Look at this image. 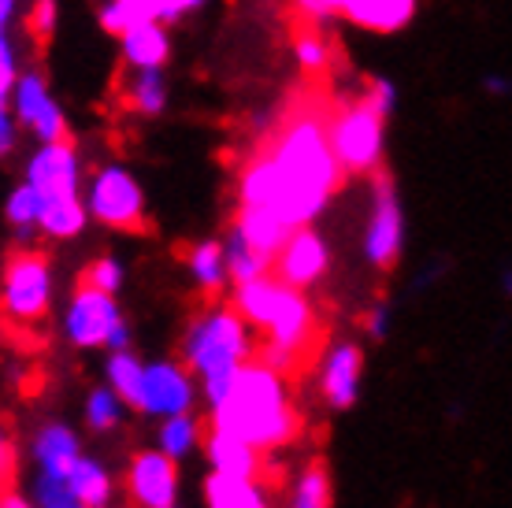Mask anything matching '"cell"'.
I'll use <instances>...</instances> for the list:
<instances>
[{
  "label": "cell",
  "mask_w": 512,
  "mask_h": 508,
  "mask_svg": "<svg viewBox=\"0 0 512 508\" xmlns=\"http://www.w3.org/2000/svg\"><path fill=\"white\" fill-rule=\"evenodd\" d=\"M119 93H123V104H127L134 115H141V119H156V115L167 112V101H171L167 71L164 67L127 71L123 82H119Z\"/></svg>",
  "instance_id": "22"
},
{
  "label": "cell",
  "mask_w": 512,
  "mask_h": 508,
  "mask_svg": "<svg viewBox=\"0 0 512 508\" xmlns=\"http://www.w3.org/2000/svg\"><path fill=\"white\" fill-rule=\"evenodd\" d=\"M327 141H331V153L342 167V175L360 178L383 171L386 119L364 97L342 104L327 115Z\"/></svg>",
  "instance_id": "8"
},
{
  "label": "cell",
  "mask_w": 512,
  "mask_h": 508,
  "mask_svg": "<svg viewBox=\"0 0 512 508\" xmlns=\"http://www.w3.org/2000/svg\"><path fill=\"white\" fill-rule=\"evenodd\" d=\"M360 249H364V260L375 271H390L401 260V253H405V208H401L394 178L383 175V171H375L372 204H368Z\"/></svg>",
  "instance_id": "9"
},
{
  "label": "cell",
  "mask_w": 512,
  "mask_h": 508,
  "mask_svg": "<svg viewBox=\"0 0 512 508\" xmlns=\"http://www.w3.org/2000/svg\"><path fill=\"white\" fill-rule=\"evenodd\" d=\"M19 145V123H15L12 108H8V97H0V160L15 153Z\"/></svg>",
  "instance_id": "41"
},
{
  "label": "cell",
  "mask_w": 512,
  "mask_h": 508,
  "mask_svg": "<svg viewBox=\"0 0 512 508\" xmlns=\"http://www.w3.org/2000/svg\"><path fill=\"white\" fill-rule=\"evenodd\" d=\"M171 508H182V505H179V501H175V505H171Z\"/></svg>",
  "instance_id": "45"
},
{
  "label": "cell",
  "mask_w": 512,
  "mask_h": 508,
  "mask_svg": "<svg viewBox=\"0 0 512 508\" xmlns=\"http://www.w3.org/2000/svg\"><path fill=\"white\" fill-rule=\"evenodd\" d=\"M26 494H30L34 508H86L71 490H67L64 479H49V475H34Z\"/></svg>",
  "instance_id": "35"
},
{
  "label": "cell",
  "mask_w": 512,
  "mask_h": 508,
  "mask_svg": "<svg viewBox=\"0 0 512 508\" xmlns=\"http://www.w3.org/2000/svg\"><path fill=\"white\" fill-rule=\"evenodd\" d=\"M420 0H342L338 19L368 34H397L416 19Z\"/></svg>",
  "instance_id": "18"
},
{
  "label": "cell",
  "mask_w": 512,
  "mask_h": 508,
  "mask_svg": "<svg viewBox=\"0 0 512 508\" xmlns=\"http://www.w3.org/2000/svg\"><path fill=\"white\" fill-rule=\"evenodd\" d=\"M60 334L75 353H97V349H134V327L123 316L116 293L93 290L78 282L75 293L67 297Z\"/></svg>",
  "instance_id": "6"
},
{
  "label": "cell",
  "mask_w": 512,
  "mask_h": 508,
  "mask_svg": "<svg viewBox=\"0 0 512 508\" xmlns=\"http://www.w3.org/2000/svg\"><path fill=\"white\" fill-rule=\"evenodd\" d=\"M0 508H34V501H30V494H26V490L4 486V490H0Z\"/></svg>",
  "instance_id": "44"
},
{
  "label": "cell",
  "mask_w": 512,
  "mask_h": 508,
  "mask_svg": "<svg viewBox=\"0 0 512 508\" xmlns=\"http://www.w3.org/2000/svg\"><path fill=\"white\" fill-rule=\"evenodd\" d=\"M179 353L182 364L197 379V397L212 408L219 397L227 394L238 368L256 356V331L238 316V308L231 301L227 305H208L205 312H197L186 323Z\"/></svg>",
  "instance_id": "4"
},
{
  "label": "cell",
  "mask_w": 512,
  "mask_h": 508,
  "mask_svg": "<svg viewBox=\"0 0 512 508\" xmlns=\"http://www.w3.org/2000/svg\"><path fill=\"white\" fill-rule=\"evenodd\" d=\"M297 427H301V416L294 408L286 375L264 364L260 356L245 360L227 394L208 408V431L234 434L264 457L294 442Z\"/></svg>",
  "instance_id": "2"
},
{
  "label": "cell",
  "mask_w": 512,
  "mask_h": 508,
  "mask_svg": "<svg viewBox=\"0 0 512 508\" xmlns=\"http://www.w3.org/2000/svg\"><path fill=\"white\" fill-rule=\"evenodd\" d=\"M316 382H320V397L334 412H349L360 401L364 390V349L353 338L331 342L320 356L316 368Z\"/></svg>",
  "instance_id": "15"
},
{
  "label": "cell",
  "mask_w": 512,
  "mask_h": 508,
  "mask_svg": "<svg viewBox=\"0 0 512 508\" xmlns=\"http://www.w3.org/2000/svg\"><path fill=\"white\" fill-rule=\"evenodd\" d=\"M205 508H271L268 490L260 479H231V475H205Z\"/></svg>",
  "instance_id": "25"
},
{
  "label": "cell",
  "mask_w": 512,
  "mask_h": 508,
  "mask_svg": "<svg viewBox=\"0 0 512 508\" xmlns=\"http://www.w3.org/2000/svg\"><path fill=\"white\" fill-rule=\"evenodd\" d=\"M41 193L30 182H19L4 197V223L12 227V234L19 238V245H26L38 234V216H41Z\"/></svg>",
  "instance_id": "27"
},
{
  "label": "cell",
  "mask_w": 512,
  "mask_h": 508,
  "mask_svg": "<svg viewBox=\"0 0 512 508\" xmlns=\"http://www.w3.org/2000/svg\"><path fill=\"white\" fill-rule=\"evenodd\" d=\"M153 0H101L97 4V26L108 38H119L123 30L138 23H153Z\"/></svg>",
  "instance_id": "31"
},
{
  "label": "cell",
  "mask_w": 512,
  "mask_h": 508,
  "mask_svg": "<svg viewBox=\"0 0 512 508\" xmlns=\"http://www.w3.org/2000/svg\"><path fill=\"white\" fill-rule=\"evenodd\" d=\"M331 494V471H327V464L312 460L290 483V508H331Z\"/></svg>",
  "instance_id": "28"
},
{
  "label": "cell",
  "mask_w": 512,
  "mask_h": 508,
  "mask_svg": "<svg viewBox=\"0 0 512 508\" xmlns=\"http://www.w3.org/2000/svg\"><path fill=\"white\" fill-rule=\"evenodd\" d=\"M231 230L249 245V249H256V253L264 256V260H271V256L279 253V245L286 242V234H290V227H286L271 208H256V204H238V212H234V219H231Z\"/></svg>",
  "instance_id": "21"
},
{
  "label": "cell",
  "mask_w": 512,
  "mask_h": 508,
  "mask_svg": "<svg viewBox=\"0 0 512 508\" xmlns=\"http://www.w3.org/2000/svg\"><path fill=\"white\" fill-rule=\"evenodd\" d=\"M205 431L208 423L197 420L193 412H175V416H164V420H156V449L171 457L175 464L182 460H190L201 442H205Z\"/></svg>",
  "instance_id": "23"
},
{
  "label": "cell",
  "mask_w": 512,
  "mask_h": 508,
  "mask_svg": "<svg viewBox=\"0 0 512 508\" xmlns=\"http://www.w3.org/2000/svg\"><path fill=\"white\" fill-rule=\"evenodd\" d=\"M82 204L90 223L119 234H141L149 227L145 186L127 164H101L82 182Z\"/></svg>",
  "instance_id": "7"
},
{
  "label": "cell",
  "mask_w": 512,
  "mask_h": 508,
  "mask_svg": "<svg viewBox=\"0 0 512 508\" xmlns=\"http://www.w3.org/2000/svg\"><path fill=\"white\" fill-rule=\"evenodd\" d=\"M12 464H15L12 434L4 431V423H0V490L8 486V479H12Z\"/></svg>",
  "instance_id": "43"
},
{
  "label": "cell",
  "mask_w": 512,
  "mask_h": 508,
  "mask_svg": "<svg viewBox=\"0 0 512 508\" xmlns=\"http://www.w3.org/2000/svg\"><path fill=\"white\" fill-rule=\"evenodd\" d=\"M201 453L208 460V471L216 475H231V479H260L264 471V453H256L253 445L223 431H205Z\"/></svg>",
  "instance_id": "19"
},
{
  "label": "cell",
  "mask_w": 512,
  "mask_h": 508,
  "mask_svg": "<svg viewBox=\"0 0 512 508\" xmlns=\"http://www.w3.org/2000/svg\"><path fill=\"white\" fill-rule=\"evenodd\" d=\"M271 164L279 171V201L275 216L286 227H308L327 212L334 193L342 190V167L327 141V115L323 112H297L282 123L271 141L264 145Z\"/></svg>",
  "instance_id": "1"
},
{
  "label": "cell",
  "mask_w": 512,
  "mask_h": 508,
  "mask_svg": "<svg viewBox=\"0 0 512 508\" xmlns=\"http://www.w3.org/2000/svg\"><path fill=\"white\" fill-rule=\"evenodd\" d=\"M64 483L86 508L116 505V490H119L116 475H112V468H108L101 457H90L86 449H82L75 464L67 468Z\"/></svg>",
  "instance_id": "20"
},
{
  "label": "cell",
  "mask_w": 512,
  "mask_h": 508,
  "mask_svg": "<svg viewBox=\"0 0 512 508\" xmlns=\"http://www.w3.org/2000/svg\"><path fill=\"white\" fill-rule=\"evenodd\" d=\"M82 453V438L71 423L64 420H45L30 438V464L34 475H49V479H64L67 468Z\"/></svg>",
  "instance_id": "16"
},
{
  "label": "cell",
  "mask_w": 512,
  "mask_h": 508,
  "mask_svg": "<svg viewBox=\"0 0 512 508\" xmlns=\"http://www.w3.org/2000/svg\"><path fill=\"white\" fill-rule=\"evenodd\" d=\"M334 60V49H331V38L316 30V26H305L301 34L294 38V64L305 71V75H320L327 71Z\"/></svg>",
  "instance_id": "33"
},
{
  "label": "cell",
  "mask_w": 512,
  "mask_h": 508,
  "mask_svg": "<svg viewBox=\"0 0 512 508\" xmlns=\"http://www.w3.org/2000/svg\"><path fill=\"white\" fill-rule=\"evenodd\" d=\"M331 245L323 238L316 223L308 227H294L286 234V242L279 245V253L271 256V275L294 290H312L316 282L327 279L331 271Z\"/></svg>",
  "instance_id": "13"
},
{
  "label": "cell",
  "mask_w": 512,
  "mask_h": 508,
  "mask_svg": "<svg viewBox=\"0 0 512 508\" xmlns=\"http://www.w3.org/2000/svg\"><path fill=\"white\" fill-rule=\"evenodd\" d=\"M141 368H145V360L134 349H112L104 356V386H112L127 408H134V397H138Z\"/></svg>",
  "instance_id": "29"
},
{
  "label": "cell",
  "mask_w": 512,
  "mask_h": 508,
  "mask_svg": "<svg viewBox=\"0 0 512 508\" xmlns=\"http://www.w3.org/2000/svg\"><path fill=\"white\" fill-rule=\"evenodd\" d=\"M8 108H12L15 123L30 130L38 145L71 138L67 112L60 108V101L52 97L49 78H45V71H38V67H23V71L15 75L12 89H8Z\"/></svg>",
  "instance_id": "10"
},
{
  "label": "cell",
  "mask_w": 512,
  "mask_h": 508,
  "mask_svg": "<svg viewBox=\"0 0 512 508\" xmlns=\"http://www.w3.org/2000/svg\"><path fill=\"white\" fill-rule=\"evenodd\" d=\"M119 45V60L127 71H149V67H167L171 60V26L164 23H138L123 30L116 38Z\"/></svg>",
  "instance_id": "17"
},
{
  "label": "cell",
  "mask_w": 512,
  "mask_h": 508,
  "mask_svg": "<svg viewBox=\"0 0 512 508\" xmlns=\"http://www.w3.org/2000/svg\"><path fill=\"white\" fill-rule=\"evenodd\" d=\"M231 290V305L238 308V316L256 334H264V349L256 353L264 364L286 375L301 356L312 353V342L320 334V319H316V308H312L305 290L286 286L271 271L249 282H234Z\"/></svg>",
  "instance_id": "3"
},
{
  "label": "cell",
  "mask_w": 512,
  "mask_h": 508,
  "mask_svg": "<svg viewBox=\"0 0 512 508\" xmlns=\"http://www.w3.org/2000/svg\"><path fill=\"white\" fill-rule=\"evenodd\" d=\"M86 227H90V216H86L82 193H75V197H56V201L41 204V216H38L41 238H49V242H75Z\"/></svg>",
  "instance_id": "26"
},
{
  "label": "cell",
  "mask_w": 512,
  "mask_h": 508,
  "mask_svg": "<svg viewBox=\"0 0 512 508\" xmlns=\"http://www.w3.org/2000/svg\"><path fill=\"white\" fill-rule=\"evenodd\" d=\"M56 305V267L49 253L19 245L0 264V316L15 331H30L49 319Z\"/></svg>",
  "instance_id": "5"
},
{
  "label": "cell",
  "mask_w": 512,
  "mask_h": 508,
  "mask_svg": "<svg viewBox=\"0 0 512 508\" xmlns=\"http://www.w3.org/2000/svg\"><path fill=\"white\" fill-rule=\"evenodd\" d=\"M193 405H197V379L182 360H145L134 412L164 420L175 412H193Z\"/></svg>",
  "instance_id": "11"
},
{
  "label": "cell",
  "mask_w": 512,
  "mask_h": 508,
  "mask_svg": "<svg viewBox=\"0 0 512 508\" xmlns=\"http://www.w3.org/2000/svg\"><path fill=\"white\" fill-rule=\"evenodd\" d=\"M19 71H23V60H19V45L12 41V26H0V97H8Z\"/></svg>",
  "instance_id": "36"
},
{
  "label": "cell",
  "mask_w": 512,
  "mask_h": 508,
  "mask_svg": "<svg viewBox=\"0 0 512 508\" xmlns=\"http://www.w3.org/2000/svg\"><path fill=\"white\" fill-rule=\"evenodd\" d=\"M123 416H127V405L123 397L112 390V386H93L86 394V405H82V420L93 434H112L123 427Z\"/></svg>",
  "instance_id": "30"
},
{
  "label": "cell",
  "mask_w": 512,
  "mask_h": 508,
  "mask_svg": "<svg viewBox=\"0 0 512 508\" xmlns=\"http://www.w3.org/2000/svg\"><path fill=\"white\" fill-rule=\"evenodd\" d=\"M186 275L201 293L219 297V293L231 286L227 275V260H223V242L219 238H205V242H193L186 249Z\"/></svg>",
  "instance_id": "24"
},
{
  "label": "cell",
  "mask_w": 512,
  "mask_h": 508,
  "mask_svg": "<svg viewBox=\"0 0 512 508\" xmlns=\"http://www.w3.org/2000/svg\"><path fill=\"white\" fill-rule=\"evenodd\" d=\"M104 508H116V505H104Z\"/></svg>",
  "instance_id": "46"
},
{
  "label": "cell",
  "mask_w": 512,
  "mask_h": 508,
  "mask_svg": "<svg viewBox=\"0 0 512 508\" xmlns=\"http://www.w3.org/2000/svg\"><path fill=\"white\" fill-rule=\"evenodd\" d=\"M205 4L208 0H153V12H156V23L179 26V23H186L190 15L201 12Z\"/></svg>",
  "instance_id": "38"
},
{
  "label": "cell",
  "mask_w": 512,
  "mask_h": 508,
  "mask_svg": "<svg viewBox=\"0 0 512 508\" xmlns=\"http://www.w3.org/2000/svg\"><path fill=\"white\" fill-rule=\"evenodd\" d=\"M360 97L372 104V108L379 115H383V119H390V115L397 112V86L390 82V78H383V75H379V78H368V89H364Z\"/></svg>",
  "instance_id": "37"
},
{
  "label": "cell",
  "mask_w": 512,
  "mask_h": 508,
  "mask_svg": "<svg viewBox=\"0 0 512 508\" xmlns=\"http://www.w3.org/2000/svg\"><path fill=\"white\" fill-rule=\"evenodd\" d=\"M179 464L164 457L156 445L130 453L123 471V494L130 508H171L179 501Z\"/></svg>",
  "instance_id": "14"
},
{
  "label": "cell",
  "mask_w": 512,
  "mask_h": 508,
  "mask_svg": "<svg viewBox=\"0 0 512 508\" xmlns=\"http://www.w3.org/2000/svg\"><path fill=\"white\" fill-rule=\"evenodd\" d=\"M82 286H93V290H104V293H116L127 286V264L119 260L116 253H104V256H93L86 271H82Z\"/></svg>",
  "instance_id": "34"
},
{
  "label": "cell",
  "mask_w": 512,
  "mask_h": 508,
  "mask_svg": "<svg viewBox=\"0 0 512 508\" xmlns=\"http://www.w3.org/2000/svg\"><path fill=\"white\" fill-rule=\"evenodd\" d=\"M223 260H227L231 286H234V282H249V279H256V275L271 271V260H264L256 249H249V245H245L234 230H227V238H223Z\"/></svg>",
  "instance_id": "32"
},
{
  "label": "cell",
  "mask_w": 512,
  "mask_h": 508,
  "mask_svg": "<svg viewBox=\"0 0 512 508\" xmlns=\"http://www.w3.org/2000/svg\"><path fill=\"white\" fill-rule=\"evenodd\" d=\"M294 8L305 15L308 23H327V19H338L342 12V0H294Z\"/></svg>",
  "instance_id": "39"
},
{
  "label": "cell",
  "mask_w": 512,
  "mask_h": 508,
  "mask_svg": "<svg viewBox=\"0 0 512 508\" xmlns=\"http://www.w3.org/2000/svg\"><path fill=\"white\" fill-rule=\"evenodd\" d=\"M390 319H394V312H390V305H372L368 308V316H364V334L372 338V342H386L390 338Z\"/></svg>",
  "instance_id": "40"
},
{
  "label": "cell",
  "mask_w": 512,
  "mask_h": 508,
  "mask_svg": "<svg viewBox=\"0 0 512 508\" xmlns=\"http://www.w3.org/2000/svg\"><path fill=\"white\" fill-rule=\"evenodd\" d=\"M23 182H30V186L41 193V201H56V197H75V193H82L86 164H82L78 145L71 138L38 145L34 153L26 156Z\"/></svg>",
  "instance_id": "12"
},
{
  "label": "cell",
  "mask_w": 512,
  "mask_h": 508,
  "mask_svg": "<svg viewBox=\"0 0 512 508\" xmlns=\"http://www.w3.org/2000/svg\"><path fill=\"white\" fill-rule=\"evenodd\" d=\"M56 15H60L56 0H38V4H34V12H30V30H34L38 38H52V30H56Z\"/></svg>",
  "instance_id": "42"
}]
</instances>
